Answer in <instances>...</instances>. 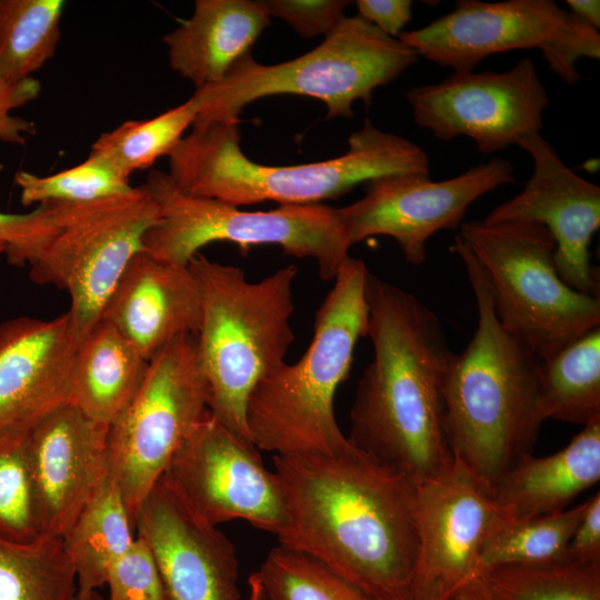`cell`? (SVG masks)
I'll list each match as a JSON object with an SVG mask.
<instances>
[{
  "instance_id": "36",
  "label": "cell",
  "mask_w": 600,
  "mask_h": 600,
  "mask_svg": "<svg viewBox=\"0 0 600 600\" xmlns=\"http://www.w3.org/2000/svg\"><path fill=\"white\" fill-rule=\"evenodd\" d=\"M56 229L48 204H40L27 213L0 210V244L6 249L8 262L13 266H30Z\"/></svg>"
},
{
  "instance_id": "21",
  "label": "cell",
  "mask_w": 600,
  "mask_h": 600,
  "mask_svg": "<svg viewBox=\"0 0 600 600\" xmlns=\"http://www.w3.org/2000/svg\"><path fill=\"white\" fill-rule=\"evenodd\" d=\"M201 316L200 291L189 267L140 251L114 287L101 319L150 360L178 337L197 336Z\"/></svg>"
},
{
  "instance_id": "13",
  "label": "cell",
  "mask_w": 600,
  "mask_h": 600,
  "mask_svg": "<svg viewBox=\"0 0 600 600\" xmlns=\"http://www.w3.org/2000/svg\"><path fill=\"white\" fill-rule=\"evenodd\" d=\"M190 508L213 526L242 519L280 537L283 494L259 449L209 411L172 456L163 474Z\"/></svg>"
},
{
  "instance_id": "4",
  "label": "cell",
  "mask_w": 600,
  "mask_h": 600,
  "mask_svg": "<svg viewBox=\"0 0 600 600\" xmlns=\"http://www.w3.org/2000/svg\"><path fill=\"white\" fill-rule=\"evenodd\" d=\"M169 157L168 176L184 194L240 207L262 201L316 204L362 182L397 173L429 176V157L412 141L366 119L346 153L326 161L268 166L241 150L239 122L193 124Z\"/></svg>"
},
{
  "instance_id": "38",
  "label": "cell",
  "mask_w": 600,
  "mask_h": 600,
  "mask_svg": "<svg viewBox=\"0 0 600 600\" xmlns=\"http://www.w3.org/2000/svg\"><path fill=\"white\" fill-rule=\"evenodd\" d=\"M40 91L41 84L33 77L16 84L0 79V141L22 146L37 133L34 122L11 111L37 99Z\"/></svg>"
},
{
  "instance_id": "42",
  "label": "cell",
  "mask_w": 600,
  "mask_h": 600,
  "mask_svg": "<svg viewBox=\"0 0 600 600\" xmlns=\"http://www.w3.org/2000/svg\"><path fill=\"white\" fill-rule=\"evenodd\" d=\"M249 586V600H268L266 590L258 572L250 574L248 579Z\"/></svg>"
},
{
  "instance_id": "27",
  "label": "cell",
  "mask_w": 600,
  "mask_h": 600,
  "mask_svg": "<svg viewBox=\"0 0 600 600\" xmlns=\"http://www.w3.org/2000/svg\"><path fill=\"white\" fill-rule=\"evenodd\" d=\"M456 600H600V562L493 568L473 579Z\"/></svg>"
},
{
  "instance_id": "29",
  "label": "cell",
  "mask_w": 600,
  "mask_h": 600,
  "mask_svg": "<svg viewBox=\"0 0 600 600\" xmlns=\"http://www.w3.org/2000/svg\"><path fill=\"white\" fill-rule=\"evenodd\" d=\"M584 508L586 502L528 520L497 519L482 547L473 579L498 567L537 566L568 560V544Z\"/></svg>"
},
{
  "instance_id": "14",
  "label": "cell",
  "mask_w": 600,
  "mask_h": 600,
  "mask_svg": "<svg viewBox=\"0 0 600 600\" xmlns=\"http://www.w3.org/2000/svg\"><path fill=\"white\" fill-rule=\"evenodd\" d=\"M513 173L511 162L494 157L441 181L420 173L383 176L367 182L366 194L337 212L351 246L370 237H391L406 261L419 266L434 233L460 227L468 208L512 183Z\"/></svg>"
},
{
  "instance_id": "1",
  "label": "cell",
  "mask_w": 600,
  "mask_h": 600,
  "mask_svg": "<svg viewBox=\"0 0 600 600\" xmlns=\"http://www.w3.org/2000/svg\"><path fill=\"white\" fill-rule=\"evenodd\" d=\"M288 526L279 544L324 564L371 600H414L416 484L353 447L273 456Z\"/></svg>"
},
{
  "instance_id": "44",
  "label": "cell",
  "mask_w": 600,
  "mask_h": 600,
  "mask_svg": "<svg viewBox=\"0 0 600 600\" xmlns=\"http://www.w3.org/2000/svg\"><path fill=\"white\" fill-rule=\"evenodd\" d=\"M4 251H6L4 247L2 244H0V254L4 253Z\"/></svg>"
},
{
  "instance_id": "18",
  "label": "cell",
  "mask_w": 600,
  "mask_h": 600,
  "mask_svg": "<svg viewBox=\"0 0 600 600\" xmlns=\"http://www.w3.org/2000/svg\"><path fill=\"white\" fill-rule=\"evenodd\" d=\"M134 531L150 549L167 600H239L230 539L198 516L161 476L141 502Z\"/></svg>"
},
{
  "instance_id": "40",
  "label": "cell",
  "mask_w": 600,
  "mask_h": 600,
  "mask_svg": "<svg viewBox=\"0 0 600 600\" xmlns=\"http://www.w3.org/2000/svg\"><path fill=\"white\" fill-rule=\"evenodd\" d=\"M358 16L384 34L396 38L411 20L410 0H358Z\"/></svg>"
},
{
  "instance_id": "43",
  "label": "cell",
  "mask_w": 600,
  "mask_h": 600,
  "mask_svg": "<svg viewBox=\"0 0 600 600\" xmlns=\"http://www.w3.org/2000/svg\"><path fill=\"white\" fill-rule=\"evenodd\" d=\"M72 600H103L102 596L97 590L80 591L78 590Z\"/></svg>"
},
{
  "instance_id": "23",
  "label": "cell",
  "mask_w": 600,
  "mask_h": 600,
  "mask_svg": "<svg viewBox=\"0 0 600 600\" xmlns=\"http://www.w3.org/2000/svg\"><path fill=\"white\" fill-rule=\"evenodd\" d=\"M269 24L262 0H197L192 16L162 39L170 68L196 89L220 82Z\"/></svg>"
},
{
  "instance_id": "12",
  "label": "cell",
  "mask_w": 600,
  "mask_h": 600,
  "mask_svg": "<svg viewBox=\"0 0 600 600\" xmlns=\"http://www.w3.org/2000/svg\"><path fill=\"white\" fill-rule=\"evenodd\" d=\"M196 334L169 342L150 360L143 382L109 426V477L134 526L136 513L174 452L209 411Z\"/></svg>"
},
{
  "instance_id": "2",
  "label": "cell",
  "mask_w": 600,
  "mask_h": 600,
  "mask_svg": "<svg viewBox=\"0 0 600 600\" xmlns=\"http://www.w3.org/2000/svg\"><path fill=\"white\" fill-rule=\"evenodd\" d=\"M366 300L373 358L358 381L347 438L418 484L453 458L442 398L452 351L438 316L412 293L368 271Z\"/></svg>"
},
{
  "instance_id": "24",
  "label": "cell",
  "mask_w": 600,
  "mask_h": 600,
  "mask_svg": "<svg viewBox=\"0 0 600 600\" xmlns=\"http://www.w3.org/2000/svg\"><path fill=\"white\" fill-rule=\"evenodd\" d=\"M148 366L149 360L114 326L100 319L78 346L70 402L109 427L138 393Z\"/></svg>"
},
{
  "instance_id": "10",
  "label": "cell",
  "mask_w": 600,
  "mask_h": 600,
  "mask_svg": "<svg viewBox=\"0 0 600 600\" xmlns=\"http://www.w3.org/2000/svg\"><path fill=\"white\" fill-rule=\"evenodd\" d=\"M56 232L30 264V278L70 296L68 311L78 343L101 319L103 308L160 208L147 188L79 203H46Z\"/></svg>"
},
{
  "instance_id": "31",
  "label": "cell",
  "mask_w": 600,
  "mask_h": 600,
  "mask_svg": "<svg viewBox=\"0 0 600 600\" xmlns=\"http://www.w3.org/2000/svg\"><path fill=\"white\" fill-rule=\"evenodd\" d=\"M76 584L61 538L31 543L0 539V600H72Z\"/></svg>"
},
{
  "instance_id": "22",
  "label": "cell",
  "mask_w": 600,
  "mask_h": 600,
  "mask_svg": "<svg viewBox=\"0 0 600 600\" xmlns=\"http://www.w3.org/2000/svg\"><path fill=\"white\" fill-rule=\"evenodd\" d=\"M600 479V419L581 429L558 452L524 454L492 487L500 521H520L568 509L583 490Z\"/></svg>"
},
{
  "instance_id": "7",
  "label": "cell",
  "mask_w": 600,
  "mask_h": 600,
  "mask_svg": "<svg viewBox=\"0 0 600 600\" xmlns=\"http://www.w3.org/2000/svg\"><path fill=\"white\" fill-rule=\"evenodd\" d=\"M418 57L359 16H344L318 47L296 59L268 66L249 53L220 82L196 89L193 124L239 122L247 104L277 94L311 97L326 104L328 119L350 118L356 101L369 106L374 89L400 77Z\"/></svg>"
},
{
  "instance_id": "3",
  "label": "cell",
  "mask_w": 600,
  "mask_h": 600,
  "mask_svg": "<svg viewBox=\"0 0 600 600\" xmlns=\"http://www.w3.org/2000/svg\"><path fill=\"white\" fill-rule=\"evenodd\" d=\"M450 249L463 262L478 321L466 349L451 353L444 373L447 439L452 454L492 489L536 442L542 423L537 413L541 359L501 324L484 271L459 234Z\"/></svg>"
},
{
  "instance_id": "28",
  "label": "cell",
  "mask_w": 600,
  "mask_h": 600,
  "mask_svg": "<svg viewBox=\"0 0 600 600\" xmlns=\"http://www.w3.org/2000/svg\"><path fill=\"white\" fill-rule=\"evenodd\" d=\"M63 0H0V79L32 78L54 54Z\"/></svg>"
},
{
  "instance_id": "37",
  "label": "cell",
  "mask_w": 600,
  "mask_h": 600,
  "mask_svg": "<svg viewBox=\"0 0 600 600\" xmlns=\"http://www.w3.org/2000/svg\"><path fill=\"white\" fill-rule=\"evenodd\" d=\"M270 17L284 20L300 37H327L344 17L346 0H262Z\"/></svg>"
},
{
  "instance_id": "19",
  "label": "cell",
  "mask_w": 600,
  "mask_h": 600,
  "mask_svg": "<svg viewBox=\"0 0 600 600\" xmlns=\"http://www.w3.org/2000/svg\"><path fill=\"white\" fill-rule=\"evenodd\" d=\"M109 427L68 402L24 436L41 534L62 538L109 478Z\"/></svg>"
},
{
  "instance_id": "41",
  "label": "cell",
  "mask_w": 600,
  "mask_h": 600,
  "mask_svg": "<svg viewBox=\"0 0 600 600\" xmlns=\"http://www.w3.org/2000/svg\"><path fill=\"white\" fill-rule=\"evenodd\" d=\"M570 12L597 30L600 27L599 0H568Z\"/></svg>"
},
{
  "instance_id": "32",
  "label": "cell",
  "mask_w": 600,
  "mask_h": 600,
  "mask_svg": "<svg viewBox=\"0 0 600 600\" xmlns=\"http://www.w3.org/2000/svg\"><path fill=\"white\" fill-rule=\"evenodd\" d=\"M257 572L268 600H371L317 559L281 544Z\"/></svg>"
},
{
  "instance_id": "11",
  "label": "cell",
  "mask_w": 600,
  "mask_h": 600,
  "mask_svg": "<svg viewBox=\"0 0 600 600\" xmlns=\"http://www.w3.org/2000/svg\"><path fill=\"white\" fill-rule=\"evenodd\" d=\"M398 39L453 71H473L496 53L538 49L567 84L579 79L578 60L600 58L599 31L552 0H459L452 11Z\"/></svg>"
},
{
  "instance_id": "34",
  "label": "cell",
  "mask_w": 600,
  "mask_h": 600,
  "mask_svg": "<svg viewBox=\"0 0 600 600\" xmlns=\"http://www.w3.org/2000/svg\"><path fill=\"white\" fill-rule=\"evenodd\" d=\"M24 436L0 439V539L31 543L43 537L34 509Z\"/></svg>"
},
{
  "instance_id": "8",
  "label": "cell",
  "mask_w": 600,
  "mask_h": 600,
  "mask_svg": "<svg viewBox=\"0 0 600 600\" xmlns=\"http://www.w3.org/2000/svg\"><path fill=\"white\" fill-rule=\"evenodd\" d=\"M460 238L481 264L501 324L541 360L600 327V299L559 276L556 242L541 224L463 221Z\"/></svg>"
},
{
  "instance_id": "20",
  "label": "cell",
  "mask_w": 600,
  "mask_h": 600,
  "mask_svg": "<svg viewBox=\"0 0 600 600\" xmlns=\"http://www.w3.org/2000/svg\"><path fill=\"white\" fill-rule=\"evenodd\" d=\"M78 346L68 311L0 323V439L26 434L70 402Z\"/></svg>"
},
{
  "instance_id": "5",
  "label": "cell",
  "mask_w": 600,
  "mask_h": 600,
  "mask_svg": "<svg viewBox=\"0 0 600 600\" xmlns=\"http://www.w3.org/2000/svg\"><path fill=\"white\" fill-rule=\"evenodd\" d=\"M366 263L349 257L316 313L303 356L284 362L251 391L246 423L251 442L280 457L337 456L352 448L333 409L356 344L368 332Z\"/></svg>"
},
{
  "instance_id": "35",
  "label": "cell",
  "mask_w": 600,
  "mask_h": 600,
  "mask_svg": "<svg viewBox=\"0 0 600 600\" xmlns=\"http://www.w3.org/2000/svg\"><path fill=\"white\" fill-rule=\"evenodd\" d=\"M106 584L110 600H167L153 556L139 537L111 566Z\"/></svg>"
},
{
  "instance_id": "6",
  "label": "cell",
  "mask_w": 600,
  "mask_h": 600,
  "mask_svg": "<svg viewBox=\"0 0 600 600\" xmlns=\"http://www.w3.org/2000/svg\"><path fill=\"white\" fill-rule=\"evenodd\" d=\"M188 267L201 297V324L196 337L209 412L250 440L248 398L261 379L286 362L294 339L290 320L298 268L290 264L250 281L242 269L200 252Z\"/></svg>"
},
{
  "instance_id": "30",
  "label": "cell",
  "mask_w": 600,
  "mask_h": 600,
  "mask_svg": "<svg viewBox=\"0 0 600 600\" xmlns=\"http://www.w3.org/2000/svg\"><path fill=\"white\" fill-rule=\"evenodd\" d=\"M198 111V102L191 96L154 118L126 121L101 134L91 146L89 157L130 180L133 172L148 169L159 158L170 154L183 132L193 126Z\"/></svg>"
},
{
  "instance_id": "33",
  "label": "cell",
  "mask_w": 600,
  "mask_h": 600,
  "mask_svg": "<svg viewBox=\"0 0 600 600\" xmlns=\"http://www.w3.org/2000/svg\"><path fill=\"white\" fill-rule=\"evenodd\" d=\"M13 180L24 207L34 203L89 202L133 189L130 180L89 156L83 162L54 174L38 176L21 170L14 174Z\"/></svg>"
},
{
  "instance_id": "39",
  "label": "cell",
  "mask_w": 600,
  "mask_h": 600,
  "mask_svg": "<svg viewBox=\"0 0 600 600\" xmlns=\"http://www.w3.org/2000/svg\"><path fill=\"white\" fill-rule=\"evenodd\" d=\"M567 559L578 562H600V493L586 501L584 511L567 549Z\"/></svg>"
},
{
  "instance_id": "26",
  "label": "cell",
  "mask_w": 600,
  "mask_h": 600,
  "mask_svg": "<svg viewBox=\"0 0 600 600\" xmlns=\"http://www.w3.org/2000/svg\"><path fill=\"white\" fill-rule=\"evenodd\" d=\"M134 526L117 484L109 477L97 497L62 536L80 591L106 586L111 566L134 541Z\"/></svg>"
},
{
  "instance_id": "9",
  "label": "cell",
  "mask_w": 600,
  "mask_h": 600,
  "mask_svg": "<svg viewBox=\"0 0 600 600\" xmlns=\"http://www.w3.org/2000/svg\"><path fill=\"white\" fill-rule=\"evenodd\" d=\"M143 186L160 208V220L144 236L142 251L187 267L199 250L214 241L242 248L277 246L298 259L310 258L328 281L349 259L351 243L337 209L326 204L280 206L246 211L217 200L179 191L167 172L152 170Z\"/></svg>"
},
{
  "instance_id": "17",
  "label": "cell",
  "mask_w": 600,
  "mask_h": 600,
  "mask_svg": "<svg viewBox=\"0 0 600 600\" xmlns=\"http://www.w3.org/2000/svg\"><path fill=\"white\" fill-rule=\"evenodd\" d=\"M517 146L532 159V174L523 189L496 207L483 221H526L543 226L556 242L554 264L560 278L579 292L599 296V273L589 247L600 227V188L569 169L541 136L530 134Z\"/></svg>"
},
{
  "instance_id": "16",
  "label": "cell",
  "mask_w": 600,
  "mask_h": 600,
  "mask_svg": "<svg viewBox=\"0 0 600 600\" xmlns=\"http://www.w3.org/2000/svg\"><path fill=\"white\" fill-rule=\"evenodd\" d=\"M497 519L491 487L457 456L416 484L414 600H456L473 580Z\"/></svg>"
},
{
  "instance_id": "25",
  "label": "cell",
  "mask_w": 600,
  "mask_h": 600,
  "mask_svg": "<svg viewBox=\"0 0 600 600\" xmlns=\"http://www.w3.org/2000/svg\"><path fill=\"white\" fill-rule=\"evenodd\" d=\"M537 413L586 426L600 419V327L541 360Z\"/></svg>"
},
{
  "instance_id": "15",
  "label": "cell",
  "mask_w": 600,
  "mask_h": 600,
  "mask_svg": "<svg viewBox=\"0 0 600 600\" xmlns=\"http://www.w3.org/2000/svg\"><path fill=\"white\" fill-rule=\"evenodd\" d=\"M406 99L419 127L444 141L468 137L486 154L540 133L549 103L530 58L503 72L453 71L441 82L411 88Z\"/></svg>"
}]
</instances>
